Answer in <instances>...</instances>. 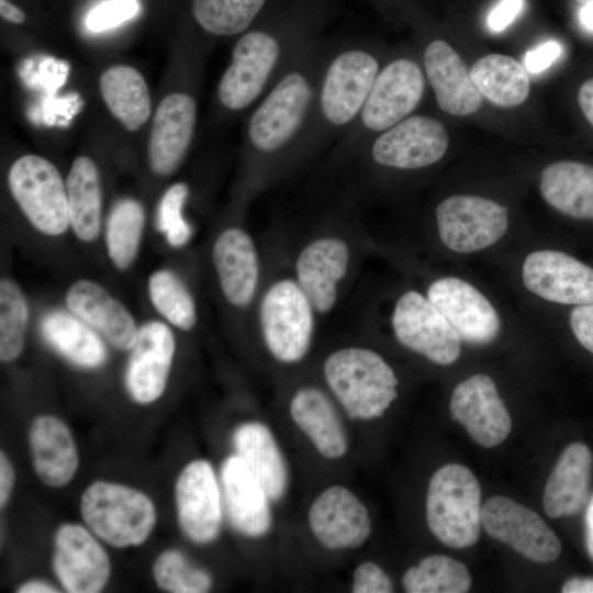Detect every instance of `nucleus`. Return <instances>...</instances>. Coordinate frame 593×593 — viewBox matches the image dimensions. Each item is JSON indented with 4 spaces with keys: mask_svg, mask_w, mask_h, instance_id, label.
<instances>
[{
    "mask_svg": "<svg viewBox=\"0 0 593 593\" xmlns=\"http://www.w3.org/2000/svg\"><path fill=\"white\" fill-rule=\"evenodd\" d=\"M323 373L353 419L379 418L398 398L399 380L393 369L368 348L346 347L332 353L324 361Z\"/></svg>",
    "mask_w": 593,
    "mask_h": 593,
    "instance_id": "f257e3e1",
    "label": "nucleus"
},
{
    "mask_svg": "<svg viewBox=\"0 0 593 593\" xmlns=\"http://www.w3.org/2000/svg\"><path fill=\"white\" fill-rule=\"evenodd\" d=\"M318 85L304 68L281 75L253 112L248 138L262 154H275L295 142L316 109Z\"/></svg>",
    "mask_w": 593,
    "mask_h": 593,
    "instance_id": "f03ea898",
    "label": "nucleus"
},
{
    "mask_svg": "<svg viewBox=\"0 0 593 593\" xmlns=\"http://www.w3.org/2000/svg\"><path fill=\"white\" fill-rule=\"evenodd\" d=\"M481 489L472 471L448 463L432 477L426 496L429 530L451 548L473 546L481 528Z\"/></svg>",
    "mask_w": 593,
    "mask_h": 593,
    "instance_id": "7ed1b4c3",
    "label": "nucleus"
},
{
    "mask_svg": "<svg viewBox=\"0 0 593 593\" xmlns=\"http://www.w3.org/2000/svg\"><path fill=\"white\" fill-rule=\"evenodd\" d=\"M80 514L98 538L116 548L145 542L157 517L155 505L145 493L109 481H94L86 488Z\"/></svg>",
    "mask_w": 593,
    "mask_h": 593,
    "instance_id": "20e7f679",
    "label": "nucleus"
},
{
    "mask_svg": "<svg viewBox=\"0 0 593 593\" xmlns=\"http://www.w3.org/2000/svg\"><path fill=\"white\" fill-rule=\"evenodd\" d=\"M314 307L296 281L282 279L265 292L259 323L265 345L283 363L301 361L314 335Z\"/></svg>",
    "mask_w": 593,
    "mask_h": 593,
    "instance_id": "39448f33",
    "label": "nucleus"
},
{
    "mask_svg": "<svg viewBox=\"0 0 593 593\" xmlns=\"http://www.w3.org/2000/svg\"><path fill=\"white\" fill-rule=\"evenodd\" d=\"M379 71L378 59L367 49L338 52L324 69L317 89L316 108L324 122L342 128L358 120Z\"/></svg>",
    "mask_w": 593,
    "mask_h": 593,
    "instance_id": "423d86ee",
    "label": "nucleus"
},
{
    "mask_svg": "<svg viewBox=\"0 0 593 593\" xmlns=\"http://www.w3.org/2000/svg\"><path fill=\"white\" fill-rule=\"evenodd\" d=\"M8 182L15 202L37 231L57 236L70 226L66 184L49 160L37 155L18 158Z\"/></svg>",
    "mask_w": 593,
    "mask_h": 593,
    "instance_id": "0eeeda50",
    "label": "nucleus"
},
{
    "mask_svg": "<svg viewBox=\"0 0 593 593\" xmlns=\"http://www.w3.org/2000/svg\"><path fill=\"white\" fill-rule=\"evenodd\" d=\"M283 47L278 37L265 31L245 33L234 45L232 60L217 88L221 103L228 110L251 104L278 70Z\"/></svg>",
    "mask_w": 593,
    "mask_h": 593,
    "instance_id": "6e6552de",
    "label": "nucleus"
},
{
    "mask_svg": "<svg viewBox=\"0 0 593 593\" xmlns=\"http://www.w3.org/2000/svg\"><path fill=\"white\" fill-rule=\"evenodd\" d=\"M392 327L399 343L434 363H454L461 338L439 310L417 291L403 293L394 306Z\"/></svg>",
    "mask_w": 593,
    "mask_h": 593,
    "instance_id": "1a4fd4ad",
    "label": "nucleus"
},
{
    "mask_svg": "<svg viewBox=\"0 0 593 593\" xmlns=\"http://www.w3.org/2000/svg\"><path fill=\"white\" fill-rule=\"evenodd\" d=\"M507 213V208L490 199L470 194L451 195L436 209L440 239L456 253L484 249L506 232Z\"/></svg>",
    "mask_w": 593,
    "mask_h": 593,
    "instance_id": "9d476101",
    "label": "nucleus"
},
{
    "mask_svg": "<svg viewBox=\"0 0 593 593\" xmlns=\"http://www.w3.org/2000/svg\"><path fill=\"white\" fill-rule=\"evenodd\" d=\"M481 525L492 538L534 562H551L561 553V542L546 522L508 497L496 495L485 501Z\"/></svg>",
    "mask_w": 593,
    "mask_h": 593,
    "instance_id": "9b49d317",
    "label": "nucleus"
},
{
    "mask_svg": "<svg viewBox=\"0 0 593 593\" xmlns=\"http://www.w3.org/2000/svg\"><path fill=\"white\" fill-rule=\"evenodd\" d=\"M178 524L191 541L204 545L216 539L223 519L221 486L212 465L203 459L189 462L175 485Z\"/></svg>",
    "mask_w": 593,
    "mask_h": 593,
    "instance_id": "f8f14e48",
    "label": "nucleus"
},
{
    "mask_svg": "<svg viewBox=\"0 0 593 593\" xmlns=\"http://www.w3.org/2000/svg\"><path fill=\"white\" fill-rule=\"evenodd\" d=\"M424 90L419 66L410 58H396L379 71L358 121L367 131L381 133L410 116Z\"/></svg>",
    "mask_w": 593,
    "mask_h": 593,
    "instance_id": "ddd939ff",
    "label": "nucleus"
},
{
    "mask_svg": "<svg viewBox=\"0 0 593 593\" xmlns=\"http://www.w3.org/2000/svg\"><path fill=\"white\" fill-rule=\"evenodd\" d=\"M96 535L79 524H63L54 537L53 569L69 593H98L111 574V563Z\"/></svg>",
    "mask_w": 593,
    "mask_h": 593,
    "instance_id": "4468645a",
    "label": "nucleus"
},
{
    "mask_svg": "<svg viewBox=\"0 0 593 593\" xmlns=\"http://www.w3.org/2000/svg\"><path fill=\"white\" fill-rule=\"evenodd\" d=\"M445 126L434 118L412 115L381 132L371 147L372 159L396 169H419L439 161L448 149Z\"/></svg>",
    "mask_w": 593,
    "mask_h": 593,
    "instance_id": "2eb2a0df",
    "label": "nucleus"
},
{
    "mask_svg": "<svg viewBox=\"0 0 593 593\" xmlns=\"http://www.w3.org/2000/svg\"><path fill=\"white\" fill-rule=\"evenodd\" d=\"M307 521L316 540L331 550L359 548L371 534L367 507L343 485L321 492L310 506Z\"/></svg>",
    "mask_w": 593,
    "mask_h": 593,
    "instance_id": "dca6fc26",
    "label": "nucleus"
},
{
    "mask_svg": "<svg viewBox=\"0 0 593 593\" xmlns=\"http://www.w3.org/2000/svg\"><path fill=\"white\" fill-rule=\"evenodd\" d=\"M428 300L460 336L472 345H488L500 334L501 320L491 302L469 282L445 277L427 289Z\"/></svg>",
    "mask_w": 593,
    "mask_h": 593,
    "instance_id": "f3484780",
    "label": "nucleus"
},
{
    "mask_svg": "<svg viewBox=\"0 0 593 593\" xmlns=\"http://www.w3.org/2000/svg\"><path fill=\"white\" fill-rule=\"evenodd\" d=\"M449 410L451 418L480 446L495 447L511 433V415L486 374H474L460 382L452 391Z\"/></svg>",
    "mask_w": 593,
    "mask_h": 593,
    "instance_id": "a211bd4d",
    "label": "nucleus"
},
{
    "mask_svg": "<svg viewBox=\"0 0 593 593\" xmlns=\"http://www.w3.org/2000/svg\"><path fill=\"white\" fill-rule=\"evenodd\" d=\"M522 275L526 289L544 300L567 305L593 303V268L562 251L530 253Z\"/></svg>",
    "mask_w": 593,
    "mask_h": 593,
    "instance_id": "6ab92c4d",
    "label": "nucleus"
},
{
    "mask_svg": "<svg viewBox=\"0 0 593 593\" xmlns=\"http://www.w3.org/2000/svg\"><path fill=\"white\" fill-rule=\"evenodd\" d=\"M175 350L174 334L163 322L150 321L138 328L124 376L125 388L136 403H153L164 393Z\"/></svg>",
    "mask_w": 593,
    "mask_h": 593,
    "instance_id": "aec40b11",
    "label": "nucleus"
},
{
    "mask_svg": "<svg viewBox=\"0 0 593 593\" xmlns=\"http://www.w3.org/2000/svg\"><path fill=\"white\" fill-rule=\"evenodd\" d=\"M220 483L223 507L233 528L250 538L265 536L272 523L271 500L236 454L223 461Z\"/></svg>",
    "mask_w": 593,
    "mask_h": 593,
    "instance_id": "412c9836",
    "label": "nucleus"
},
{
    "mask_svg": "<svg viewBox=\"0 0 593 593\" xmlns=\"http://www.w3.org/2000/svg\"><path fill=\"white\" fill-rule=\"evenodd\" d=\"M348 265L349 248L338 237L316 238L301 250L295 262L296 282L315 312L326 314L334 307Z\"/></svg>",
    "mask_w": 593,
    "mask_h": 593,
    "instance_id": "4be33fe9",
    "label": "nucleus"
},
{
    "mask_svg": "<svg viewBox=\"0 0 593 593\" xmlns=\"http://www.w3.org/2000/svg\"><path fill=\"white\" fill-rule=\"evenodd\" d=\"M197 107L192 97L171 93L158 104L148 144L152 170L158 176L172 174L182 161L195 125Z\"/></svg>",
    "mask_w": 593,
    "mask_h": 593,
    "instance_id": "5701e85b",
    "label": "nucleus"
},
{
    "mask_svg": "<svg viewBox=\"0 0 593 593\" xmlns=\"http://www.w3.org/2000/svg\"><path fill=\"white\" fill-rule=\"evenodd\" d=\"M424 67L436 102L444 112L465 116L480 109L482 94L462 58L447 42L435 40L427 45Z\"/></svg>",
    "mask_w": 593,
    "mask_h": 593,
    "instance_id": "b1692460",
    "label": "nucleus"
},
{
    "mask_svg": "<svg viewBox=\"0 0 593 593\" xmlns=\"http://www.w3.org/2000/svg\"><path fill=\"white\" fill-rule=\"evenodd\" d=\"M67 309L101 334L113 347L130 350L138 328L130 311L103 287L76 281L67 291Z\"/></svg>",
    "mask_w": 593,
    "mask_h": 593,
    "instance_id": "393cba45",
    "label": "nucleus"
},
{
    "mask_svg": "<svg viewBox=\"0 0 593 593\" xmlns=\"http://www.w3.org/2000/svg\"><path fill=\"white\" fill-rule=\"evenodd\" d=\"M31 461L37 478L51 488H61L75 477L79 456L69 427L58 417L41 415L29 432Z\"/></svg>",
    "mask_w": 593,
    "mask_h": 593,
    "instance_id": "a878e982",
    "label": "nucleus"
},
{
    "mask_svg": "<svg viewBox=\"0 0 593 593\" xmlns=\"http://www.w3.org/2000/svg\"><path fill=\"white\" fill-rule=\"evenodd\" d=\"M212 257L225 299L234 306H247L259 279L258 255L251 237L240 228H227L216 238Z\"/></svg>",
    "mask_w": 593,
    "mask_h": 593,
    "instance_id": "bb28decb",
    "label": "nucleus"
},
{
    "mask_svg": "<svg viewBox=\"0 0 593 593\" xmlns=\"http://www.w3.org/2000/svg\"><path fill=\"white\" fill-rule=\"evenodd\" d=\"M593 456L583 443L569 445L556 462L544 490L542 505L550 518L572 516L589 503Z\"/></svg>",
    "mask_w": 593,
    "mask_h": 593,
    "instance_id": "cd10ccee",
    "label": "nucleus"
},
{
    "mask_svg": "<svg viewBox=\"0 0 593 593\" xmlns=\"http://www.w3.org/2000/svg\"><path fill=\"white\" fill-rule=\"evenodd\" d=\"M290 415L315 449L327 459H339L348 450L344 425L331 399L318 388L303 387L290 401Z\"/></svg>",
    "mask_w": 593,
    "mask_h": 593,
    "instance_id": "c85d7f7f",
    "label": "nucleus"
},
{
    "mask_svg": "<svg viewBox=\"0 0 593 593\" xmlns=\"http://www.w3.org/2000/svg\"><path fill=\"white\" fill-rule=\"evenodd\" d=\"M236 455L245 462L269 499L280 501L288 489L284 457L271 430L258 422L239 425L232 436Z\"/></svg>",
    "mask_w": 593,
    "mask_h": 593,
    "instance_id": "c756f323",
    "label": "nucleus"
},
{
    "mask_svg": "<svg viewBox=\"0 0 593 593\" xmlns=\"http://www.w3.org/2000/svg\"><path fill=\"white\" fill-rule=\"evenodd\" d=\"M40 327L45 342L75 366L96 369L107 361V347L99 333L72 312L51 311Z\"/></svg>",
    "mask_w": 593,
    "mask_h": 593,
    "instance_id": "7c9ffc66",
    "label": "nucleus"
},
{
    "mask_svg": "<svg viewBox=\"0 0 593 593\" xmlns=\"http://www.w3.org/2000/svg\"><path fill=\"white\" fill-rule=\"evenodd\" d=\"M539 189L560 213L593 220V166L571 160L550 164L540 175Z\"/></svg>",
    "mask_w": 593,
    "mask_h": 593,
    "instance_id": "2f4dec72",
    "label": "nucleus"
},
{
    "mask_svg": "<svg viewBox=\"0 0 593 593\" xmlns=\"http://www.w3.org/2000/svg\"><path fill=\"white\" fill-rule=\"evenodd\" d=\"M69 224L83 242L96 239L101 226V186L96 164L86 156L76 158L66 179Z\"/></svg>",
    "mask_w": 593,
    "mask_h": 593,
    "instance_id": "473e14b6",
    "label": "nucleus"
},
{
    "mask_svg": "<svg viewBox=\"0 0 593 593\" xmlns=\"http://www.w3.org/2000/svg\"><path fill=\"white\" fill-rule=\"evenodd\" d=\"M100 92L113 116L128 131L138 130L149 118L148 87L135 68L116 65L100 77Z\"/></svg>",
    "mask_w": 593,
    "mask_h": 593,
    "instance_id": "72a5a7b5",
    "label": "nucleus"
},
{
    "mask_svg": "<svg viewBox=\"0 0 593 593\" xmlns=\"http://www.w3.org/2000/svg\"><path fill=\"white\" fill-rule=\"evenodd\" d=\"M470 76L482 97L499 107L519 105L529 94L530 81L525 67L507 55L489 54L479 58Z\"/></svg>",
    "mask_w": 593,
    "mask_h": 593,
    "instance_id": "f704fd0d",
    "label": "nucleus"
},
{
    "mask_svg": "<svg viewBox=\"0 0 593 593\" xmlns=\"http://www.w3.org/2000/svg\"><path fill=\"white\" fill-rule=\"evenodd\" d=\"M402 584L409 593H465L471 586V575L462 562L430 555L405 571Z\"/></svg>",
    "mask_w": 593,
    "mask_h": 593,
    "instance_id": "c9c22d12",
    "label": "nucleus"
},
{
    "mask_svg": "<svg viewBox=\"0 0 593 593\" xmlns=\"http://www.w3.org/2000/svg\"><path fill=\"white\" fill-rule=\"evenodd\" d=\"M144 210L133 199L119 201L111 210L105 226V245L116 268L124 270L134 261L144 230Z\"/></svg>",
    "mask_w": 593,
    "mask_h": 593,
    "instance_id": "e433bc0d",
    "label": "nucleus"
},
{
    "mask_svg": "<svg viewBox=\"0 0 593 593\" xmlns=\"http://www.w3.org/2000/svg\"><path fill=\"white\" fill-rule=\"evenodd\" d=\"M266 0H193L192 11L197 22L206 32L232 36L245 31Z\"/></svg>",
    "mask_w": 593,
    "mask_h": 593,
    "instance_id": "4c0bfd02",
    "label": "nucleus"
},
{
    "mask_svg": "<svg viewBox=\"0 0 593 593\" xmlns=\"http://www.w3.org/2000/svg\"><path fill=\"white\" fill-rule=\"evenodd\" d=\"M149 298L161 316L171 325L191 329L197 322L193 298L184 283L169 270H158L148 281Z\"/></svg>",
    "mask_w": 593,
    "mask_h": 593,
    "instance_id": "58836bf2",
    "label": "nucleus"
},
{
    "mask_svg": "<svg viewBox=\"0 0 593 593\" xmlns=\"http://www.w3.org/2000/svg\"><path fill=\"white\" fill-rule=\"evenodd\" d=\"M29 309L20 288L9 279L0 283V359L10 362L23 350Z\"/></svg>",
    "mask_w": 593,
    "mask_h": 593,
    "instance_id": "ea45409f",
    "label": "nucleus"
},
{
    "mask_svg": "<svg viewBox=\"0 0 593 593\" xmlns=\"http://www.w3.org/2000/svg\"><path fill=\"white\" fill-rule=\"evenodd\" d=\"M153 577L160 590L171 593H204L213 583L208 571L177 549L165 550L156 558Z\"/></svg>",
    "mask_w": 593,
    "mask_h": 593,
    "instance_id": "a19ab883",
    "label": "nucleus"
},
{
    "mask_svg": "<svg viewBox=\"0 0 593 593\" xmlns=\"http://www.w3.org/2000/svg\"><path fill=\"white\" fill-rule=\"evenodd\" d=\"M189 189L186 183L178 182L164 193L157 213V227L165 233L172 247L184 246L191 237L190 225L182 216V208Z\"/></svg>",
    "mask_w": 593,
    "mask_h": 593,
    "instance_id": "79ce46f5",
    "label": "nucleus"
},
{
    "mask_svg": "<svg viewBox=\"0 0 593 593\" xmlns=\"http://www.w3.org/2000/svg\"><path fill=\"white\" fill-rule=\"evenodd\" d=\"M138 11V0H107L88 13L86 26L91 32H103L133 19Z\"/></svg>",
    "mask_w": 593,
    "mask_h": 593,
    "instance_id": "37998d69",
    "label": "nucleus"
},
{
    "mask_svg": "<svg viewBox=\"0 0 593 593\" xmlns=\"http://www.w3.org/2000/svg\"><path fill=\"white\" fill-rule=\"evenodd\" d=\"M393 591L392 580L377 563L365 561L355 569L351 592L390 593Z\"/></svg>",
    "mask_w": 593,
    "mask_h": 593,
    "instance_id": "c03bdc74",
    "label": "nucleus"
},
{
    "mask_svg": "<svg viewBox=\"0 0 593 593\" xmlns=\"http://www.w3.org/2000/svg\"><path fill=\"white\" fill-rule=\"evenodd\" d=\"M562 45L553 40L529 49L524 57L526 70L532 74L546 70L562 55Z\"/></svg>",
    "mask_w": 593,
    "mask_h": 593,
    "instance_id": "a18cd8bd",
    "label": "nucleus"
},
{
    "mask_svg": "<svg viewBox=\"0 0 593 593\" xmlns=\"http://www.w3.org/2000/svg\"><path fill=\"white\" fill-rule=\"evenodd\" d=\"M570 326L579 343L593 354V303L574 307L570 314Z\"/></svg>",
    "mask_w": 593,
    "mask_h": 593,
    "instance_id": "49530a36",
    "label": "nucleus"
},
{
    "mask_svg": "<svg viewBox=\"0 0 593 593\" xmlns=\"http://www.w3.org/2000/svg\"><path fill=\"white\" fill-rule=\"evenodd\" d=\"M524 7V0H501L490 12L488 25L493 32H502L506 29Z\"/></svg>",
    "mask_w": 593,
    "mask_h": 593,
    "instance_id": "de8ad7c7",
    "label": "nucleus"
},
{
    "mask_svg": "<svg viewBox=\"0 0 593 593\" xmlns=\"http://www.w3.org/2000/svg\"><path fill=\"white\" fill-rule=\"evenodd\" d=\"M14 485V469L4 451L0 454V506L3 508Z\"/></svg>",
    "mask_w": 593,
    "mask_h": 593,
    "instance_id": "09e8293b",
    "label": "nucleus"
},
{
    "mask_svg": "<svg viewBox=\"0 0 593 593\" xmlns=\"http://www.w3.org/2000/svg\"><path fill=\"white\" fill-rule=\"evenodd\" d=\"M578 100L584 116L593 125V78L585 80L581 85Z\"/></svg>",
    "mask_w": 593,
    "mask_h": 593,
    "instance_id": "8fccbe9b",
    "label": "nucleus"
},
{
    "mask_svg": "<svg viewBox=\"0 0 593 593\" xmlns=\"http://www.w3.org/2000/svg\"><path fill=\"white\" fill-rule=\"evenodd\" d=\"M563 593H593V578L574 577L564 582Z\"/></svg>",
    "mask_w": 593,
    "mask_h": 593,
    "instance_id": "3c124183",
    "label": "nucleus"
},
{
    "mask_svg": "<svg viewBox=\"0 0 593 593\" xmlns=\"http://www.w3.org/2000/svg\"><path fill=\"white\" fill-rule=\"evenodd\" d=\"M18 593H56L59 592L55 586L52 584L40 581V580H31L22 585H20L16 590Z\"/></svg>",
    "mask_w": 593,
    "mask_h": 593,
    "instance_id": "603ef678",
    "label": "nucleus"
},
{
    "mask_svg": "<svg viewBox=\"0 0 593 593\" xmlns=\"http://www.w3.org/2000/svg\"><path fill=\"white\" fill-rule=\"evenodd\" d=\"M0 14L12 23H22L25 20L24 12L8 0H0Z\"/></svg>",
    "mask_w": 593,
    "mask_h": 593,
    "instance_id": "864d4df0",
    "label": "nucleus"
},
{
    "mask_svg": "<svg viewBox=\"0 0 593 593\" xmlns=\"http://www.w3.org/2000/svg\"><path fill=\"white\" fill-rule=\"evenodd\" d=\"M585 546L593 560V495L589 500L585 511Z\"/></svg>",
    "mask_w": 593,
    "mask_h": 593,
    "instance_id": "5fc2aeb1",
    "label": "nucleus"
},
{
    "mask_svg": "<svg viewBox=\"0 0 593 593\" xmlns=\"http://www.w3.org/2000/svg\"><path fill=\"white\" fill-rule=\"evenodd\" d=\"M579 20L585 30L593 32V3L582 4Z\"/></svg>",
    "mask_w": 593,
    "mask_h": 593,
    "instance_id": "6e6d98bb",
    "label": "nucleus"
},
{
    "mask_svg": "<svg viewBox=\"0 0 593 593\" xmlns=\"http://www.w3.org/2000/svg\"><path fill=\"white\" fill-rule=\"evenodd\" d=\"M575 1H578L581 4L593 3V0H575Z\"/></svg>",
    "mask_w": 593,
    "mask_h": 593,
    "instance_id": "4d7b16f0",
    "label": "nucleus"
}]
</instances>
